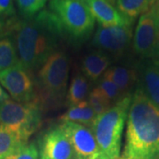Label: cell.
<instances>
[{
    "label": "cell",
    "instance_id": "obj_23",
    "mask_svg": "<svg viewBox=\"0 0 159 159\" xmlns=\"http://www.w3.org/2000/svg\"><path fill=\"white\" fill-rule=\"evenodd\" d=\"M6 159H39V150L34 143H26Z\"/></svg>",
    "mask_w": 159,
    "mask_h": 159
},
{
    "label": "cell",
    "instance_id": "obj_4",
    "mask_svg": "<svg viewBox=\"0 0 159 159\" xmlns=\"http://www.w3.org/2000/svg\"><path fill=\"white\" fill-rule=\"evenodd\" d=\"M49 10L64 31L74 39H84L94 29L96 20L88 4L82 0H50Z\"/></svg>",
    "mask_w": 159,
    "mask_h": 159
},
{
    "label": "cell",
    "instance_id": "obj_20",
    "mask_svg": "<svg viewBox=\"0 0 159 159\" xmlns=\"http://www.w3.org/2000/svg\"><path fill=\"white\" fill-rule=\"evenodd\" d=\"M89 95V83L84 76L77 75L72 80L66 96V103L70 107L85 101Z\"/></svg>",
    "mask_w": 159,
    "mask_h": 159
},
{
    "label": "cell",
    "instance_id": "obj_13",
    "mask_svg": "<svg viewBox=\"0 0 159 159\" xmlns=\"http://www.w3.org/2000/svg\"><path fill=\"white\" fill-rule=\"evenodd\" d=\"M142 91L159 108V59L148 62L142 70Z\"/></svg>",
    "mask_w": 159,
    "mask_h": 159
},
{
    "label": "cell",
    "instance_id": "obj_6",
    "mask_svg": "<svg viewBox=\"0 0 159 159\" xmlns=\"http://www.w3.org/2000/svg\"><path fill=\"white\" fill-rule=\"evenodd\" d=\"M68 58L61 51L54 52L43 65L38 73V86L41 97L48 104L56 105L61 102L67 87Z\"/></svg>",
    "mask_w": 159,
    "mask_h": 159
},
{
    "label": "cell",
    "instance_id": "obj_18",
    "mask_svg": "<svg viewBox=\"0 0 159 159\" xmlns=\"http://www.w3.org/2000/svg\"><path fill=\"white\" fill-rule=\"evenodd\" d=\"M17 50L13 40L4 37L0 40V73L20 64Z\"/></svg>",
    "mask_w": 159,
    "mask_h": 159
},
{
    "label": "cell",
    "instance_id": "obj_26",
    "mask_svg": "<svg viewBox=\"0 0 159 159\" xmlns=\"http://www.w3.org/2000/svg\"><path fill=\"white\" fill-rule=\"evenodd\" d=\"M7 29H9V27L6 26L5 19L0 16V40L4 38V35L6 34Z\"/></svg>",
    "mask_w": 159,
    "mask_h": 159
},
{
    "label": "cell",
    "instance_id": "obj_10",
    "mask_svg": "<svg viewBox=\"0 0 159 159\" xmlns=\"http://www.w3.org/2000/svg\"><path fill=\"white\" fill-rule=\"evenodd\" d=\"M133 37V24L115 27L97 28L93 37V44L103 51L120 54L125 51Z\"/></svg>",
    "mask_w": 159,
    "mask_h": 159
},
{
    "label": "cell",
    "instance_id": "obj_19",
    "mask_svg": "<svg viewBox=\"0 0 159 159\" xmlns=\"http://www.w3.org/2000/svg\"><path fill=\"white\" fill-rule=\"evenodd\" d=\"M155 0H117L116 8L124 16L134 20L153 5Z\"/></svg>",
    "mask_w": 159,
    "mask_h": 159
},
{
    "label": "cell",
    "instance_id": "obj_8",
    "mask_svg": "<svg viewBox=\"0 0 159 159\" xmlns=\"http://www.w3.org/2000/svg\"><path fill=\"white\" fill-rule=\"evenodd\" d=\"M0 84L16 102H39L30 70L23 66L21 63L0 73Z\"/></svg>",
    "mask_w": 159,
    "mask_h": 159
},
{
    "label": "cell",
    "instance_id": "obj_30",
    "mask_svg": "<svg viewBox=\"0 0 159 159\" xmlns=\"http://www.w3.org/2000/svg\"><path fill=\"white\" fill-rule=\"evenodd\" d=\"M119 159H123V158H119Z\"/></svg>",
    "mask_w": 159,
    "mask_h": 159
},
{
    "label": "cell",
    "instance_id": "obj_27",
    "mask_svg": "<svg viewBox=\"0 0 159 159\" xmlns=\"http://www.w3.org/2000/svg\"><path fill=\"white\" fill-rule=\"evenodd\" d=\"M7 99H9V96L6 94V91L3 89L2 86L0 85V104Z\"/></svg>",
    "mask_w": 159,
    "mask_h": 159
},
{
    "label": "cell",
    "instance_id": "obj_5",
    "mask_svg": "<svg viewBox=\"0 0 159 159\" xmlns=\"http://www.w3.org/2000/svg\"><path fill=\"white\" fill-rule=\"evenodd\" d=\"M41 122L38 101L19 102L9 98L0 104V125L16 134L24 142L39 128Z\"/></svg>",
    "mask_w": 159,
    "mask_h": 159
},
{
    "label": "cell",
    "instance_id": "obj_16",
    "mask_svg": "<svg viewBox=\"0 0 159 159\" xmlns=\"http://www.w3.org/2000/svg\"><path fill=\"white\" fill-rule=\"evenodd\" d=\"M103 77L115 83L122 93L128 90L135 80L134 72L122 66L111 67L104 73Z\"/></svg>",
    "mask_w": 159,
    "mask_h": 159
},
{
    "label": "cell",
    "instance_id": "obj_1",
    "mask_svg": "<svg viewBox=\"0 0 159 159\" xmlns=\"http://www.w3.org/2000/svg\"><path fill=\"white\" fill-rule=\"evenodd\" d=\"M20 62L29 70L43 65L56 52L59 40L65 33L55 15L43 9L30 18H23L9 26Z\"/></svg>",
    "mask_w": 159,
    "mask_h": 159
},
{
    "label": "cell",
    "instance_id": "obj_15",
    "mask_svg": "<svg viewBox=\"0 0 159 159\" xmlns=\"http://www.w3.org/2000/svg\"><path fill=\"white\" fill-rule=\"evenodd\" d=\"M96 118L97 114L91 108L89 102L85 100L75 106L70 107L68 111L63 114L59 119L62 122H74L91 127Z\"/></svg>",
    "mask_w": 159,
    "mask_h": 159
},
{
    "label": "cell",
    "instance_id": "obj_25",
    "mask_svg": "<svg viewBox=\"0 0 159 159\" xmlns=\"http://www.w3.org/2000/svg\"><path fill=\"white\" fill-rule=\"evenodd\" d=\"M13 0H0V16L11 17L14 14Z\"/></svg>",
    "mask_w": 159,
    "mask_h": 159
},
{
    "label": "cell",
    "instance_id": "obj_9",
    "mask_svg": "<svg viewBox=\"0 0 159 159\" xmlns=\"http://www.w3.org/2000/svg\"><path fill=\"white\" fill-rule=\"evenodd\" d=\"M74 149L75 159H99V149L92 129L74 122L60 125Z\"/></svg>",
    "mask_w": 159,
    "mask_h": 159
},
{
    "label": "cell",
    "instance_id": "obj_14",
    "mask_svg": "<svg viewBox=\"0 0 159 159\" xmlns=\"http://www.w3.org/2000/svg\"><path fill=\"white\" fill-rule=\"evenodd\" d=\"M110 63V58L106 54L101 51H95L83 58L81 68L89 79L95 81L107 70Z\"/></svg>",
    "mask_w": 159,
    "mask_h": 159
},
{
    "label": "cell",
    "instance_id": "obj_3",
    "mask_svg": "<svg viewBox=\"0 0 159 159\" xmlns=\"http://www.w3.org/2000/svg\"><path fill=\"white\" fill-rule=\"evenodd\" d=\"M132 102V96L125 95L111 108L97 116L91 129L97 140L99 159H119L121 137Z\"/></svg>",
    "mask_w": 159,
    "mask_h": 159
},
{
    "label": "cell",
    "instance_id": "obj_7",
    "mask_svg": "<svg viewBox=\"0 0 159 159\" xmlns=\"http://www.w3.org/2000/svg\"><path fill=\"white\" fill-rule=\"evenodd\" d=\"M134 49L142 57H159V0H155L139 19L134 34Z\"/></svg>",
    "mask_w": 159,
    "mask_h": 159
},
{
    "label": "cell",
    "instance_id": "obj_24",
    "mask_svg": "<svg viewBox=\"0 0 159 159\" xmlns=\"http://www.w3.org/2000/svg\"><path fill=\"white\" fill-rule=\"evenodd\" d=\"M98 87L111 101H114V100L119 101V99L122 98L121 97L122 92L117 87V85L112 81H111L110 80L106 79L105 77H102Z\"/></svg>",
    "mask_w": 159,
    "mask_h": 159
},
{
    "label": "cell",
    "instance_id": "obj_17",
    "mask_svg": "<svg viewBox=\"0 0 159 159\" xmlns=\"http://www.w3.org/2000/svg\"><path fill=\"white\" fill-rule=\"evenodd\" d=\"M26 143L16 134L0 125V159H6Z\"/></svg>",
    "mask_w": 159,
    "mask_h": 159
},
{
    "label": "cell",
    "instance_id": "obj_22",
    "mask_svg": "<svg viewBox=\"0 0 159 159\" xmlns=\"http://www.w3.org/2000/svg\"><path fill=\"white\" fill-rule=\"evenodd\" d=\"M48 0H16L18 9L23 18H30L43 10Z\"/></svg>",
    "mask_w": 159,
    "mask_h": 159
},
{
    "label": "cell",
    "instance_id": "obj_12",
    "mask_svg": "<svg viewBox=\"0 0 159 159\" xmlns=\"http://www.w3.org/2000/svg\"><path fill=\"white\" fill-rule=\"evenodd\" d=\"M92 15L102 27H115L134 24V20L124 16L120 11L105 0H88Z\"/></svg>",
    "mask_w": 159,
    "mask_h": 159
},
{
    "label": "cell",
    "instance_id": "obj_28",
    "mask_svg": "<svg viewBox=\"0 0 159 159\" xmlns=\"http://www.w3.org/2000/svg\"><path fill=\"white\" fill-rule=\"evenodd\" d=\"M105 1H107L110 4H111V5H114V4H116V1L117 0H105Z\"/></svg>",
    "mask_w": 159,
    "mask_h": 159
},
{
    "label": "cell",
    "instance_id": "obj_11",
    "mask_svg": "<svg viewBox=\"0 0 159 159\" xmlns=\"http://www.w3.org/2000/svg\"><path fill=\"white\" fill-rule=\"evenodd\" d=\"M38 150L40 159H75L73 147L60 125L42 136Z\"/></svg>",
    "mask_w": 159,
    "mask_h": 159
},
{
    "label": "cell",
    "instance_id": "obj_29",
    "mask_svg": "<svg viewBox=\"0 0 159 159\" xmlns=\"http://www.w3.org/2000/svg\"><path fill=\"white\" fill-rule=\"evenodd\" d=\"M82 1H84V2H86V3H87V1H88V0H82Z\"/></svg>",
    "mask_w": 159,
    "mask_h": 159
},
{
    "label": "cell",
    "instance_id": "obj_21",
    "mask_svg": "<svg viewBox=\"0 0 159 159\" xmlns=\"http://www.w3.org/2000/svg\"><path fill=\"white\" fill-rule=\"evenodd\" d=\"M88 102L91 106V108L94 110L97 116H99L103 112H105L107 110L111 107V101L104 95V93L100 89L99 87L94 89L89 93Z\"/></svg>",
    "mask_w": 159,
    "mask_h": 159
},
{
    "label": "cell",
    "instance_id": "obj_2",
    "mask_svg": "<svg viewBox=\"0 0 159 159\" xmlns=\"http://www.w3.org/2000/svg\"><path fill=\"white\" fill-rule=\"evenodd\" d=\"M123 159H159V108L141 88L132 97Z\"/></svg>",
    "mask_w": 159,
    "mask_h": 159
}]
</instances>
